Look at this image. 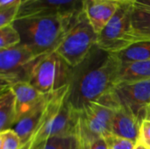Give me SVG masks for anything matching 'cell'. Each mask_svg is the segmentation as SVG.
<instances>
[{"mask_svg": "<svg viewBox=\"0 0 150 149\" xmlns=\"http://www.w3.org/2000/svg\"><path fill=\"white\" fill-rule=\"evenodd\" d=\"M120 63L113 54L106 53L96 46L72 69L68 93L72 106L81 112L88 102L112 91Z\"/></svg>", "mask_w": 150, "mask_h": 149, "instance_id": "obj_1", "label": "cell"}, {"mask_svg": "<svg viewBox=\"0 0 150 149\" xmlns=\"http://www.w3.org/2000/svg\"><path fill=\"white\" fill-rule=\"evenodd\" d=\"M33 142H34V139L32 137L27 142H25V144L22 145V147L19 149H32L33 148Z\"/></svg>", "mask_w": 150, "mask_h": 149, "instance_id": "obj_26", "label": "cell"}, {"mask_svg": "<svg viewBox=\"0 0 150 149\" xmlns=\"http://www.w3.org/2000/svg\"><path fill=\"white\" fill-rule=\"evenodd\" d=\"M83 11V0H23L17 18L42 15H77Z\"/></svg>", "mask_w": 150, "mask_h": 149, "instance_id": "obj_9", "label": "cell"}, {"mask_svg": "<svg viewBox=\"0 0 150 149\" xmlns=\"http://www.w3.org/2000/svg\"><path fill=\"white\" fill-rule=\"evenodd\" d=\"M17 121L16 98L11 87L1 90L0 132L11 129Z\"/></svg>", "mask_w": 150, "mask_h": 149, "instance_id": "obj_15", "label": "cell"}, {"mask_svg": "<svg viewBox=\"0 0 150 149\" xmlns=\"http://www.w3.org/2000/svg\"><path fill=\"white\" fill-rule=\"evenodd\" d=\"M77 15L42 14L17 18L13 25L19 32L20 44L30 49L35 56L55 51Z\"/></svg>", "mask_w": 150, "mask_h": 149, "instance_id": "obj_2", "label": "cell"}, {"mask_svg": "<svg viewBox=\"0 0 150 149\" xmlns=\"http://www.w3.org/2000/svg\"><path fill=\"white\" fill-rule=\"evenodd\" d=\"M11 88L16 98L17 120L35 107L46 95L40 92L29 83H16Z\"/></svg>", "mask_w": 150, "mask_h": 149, "instance_id": "obj_13", "label": "cell"}, {"mask_svg": "<svg viewBox=\"0 0 150 149\" xmlns=\"http://www.w3.org/2000/svg\"><path fill=\"white\" fill-rule=\"evenodd\" d=\"M98 33L83 11L55 52L72 68L80 64L97 46Z\"/></svg>", "mask_w": 150, "mask_h": 149, "instance_id": "obj_4", "label": "cell"}, {"mask_svg": "<svg viewBox=\"0 0 150 149\" xmlns=\"http://www.w3.org/2000/svg\"><path fill=\"white\" fill-rule=\"evenodd\" d=\"M50 97L51 93L46 94L44 98L35 107L18 119L13 126L12 129L20 137L22 144L27 142L40 126Z\"/></svg>", "mask_w": 150, "mask_h": 149, "instance_id": "obj_11", "label": "cell"}, {"mask_svg": "<svg viewBox=\"0 0 150 149\" xmlns=\"http://www.w3.org/2000/svg\"><path fill=\"white\" fill-rule=\"evenodd\" d=\"M21 42L19 32L13 24L0 27V49L10 48L18 46Z\"/></svg>", "mask_w": 150, "mask_h": 149, "instance_id": "obj_19", "label": "cell"}, {"mask_svg": "<svg viewBox=\"0 0 150 149\" xmlns=\"http://www.w3.org/2000/svg\"><path fill=\"white\" fill-rule=\"evenodd\" d=\"M23 0H0V10L21 4Z\"/></svg>", "mask_w": 150, "mask_h": 149, "instance_id": "obj_25", "label": "cell"}, {"mask_svg": "<svg viewBox=\"0 0 150 149\" xmlns=\"http://www.w3.org/2000/svg\"><path fill=\"white\" fill-rule=\"evenodd\" d=\"M112 92L120 105L131 112L141 122L145 119L146 109L150 105V80L117 84Z\"/></svg>", "mask_w": 150, "mask_h": 149, "instance_id": "obj_8", "label": "cell"}, {"mask_svg": "<svg viewBox=\"0 0 150 149\" xmlns=\"http://www.w3.org/2000/svg\"><path fill=\"white\" fill-rule=\"evenodd\" d=\"M141 126L142 122L131 112L120 104L112 119V133L130 140L137 144L140 137Z\"/></svg>", "mask_w": 150, "mask_h": 149, "instance_id": "obj_12", "label": "cell"}, {"mask_svg": "<svg viewBox=\"0 0 150 149\" xmlns=\"http://www.w3.org/2000/svg\"><path fill=\"white\" fill-rule=\"evenodd\" d=\"M44 149H82L78 135L50 137L45 141Z\"/></svg>", "mask_w": 150, "mask_h": 149, "instance_id": "obj_18", "label": "cell"}, {"mask_svg": "<svg viewBox=\"0 0 150 149\" xmlns=\"http://www.w3.org/2000/svg\"><path fill=\"white\" fill-rule=\"evenodd\" d=\"M135 149H148V148H145V147H143L142 145H141V144L137 143V145H136V147H135Z\"/></svg>", "mask_w": 150, "mask_h": 149, "instance_id": "obj_31", "label": "cell"}, {"mask_svg": "<svg viewBox=\"0 0 150 149\" xmlns=\"http://www.w3.org/2000/svg\"><path fill=\"white\" fill-rule=\"evenodd\" d=\"M109 1H112V2H115V3H118V4H122V3H135L137 0H109Z\"/></svg>", "mask_w": 150, "mask_h": 149, "instance_id": "obj_29", "label": "cell"}, {"mask_svg": "<svg viewBox=\"0 0 150 149\" xmlns=\"http://www.w3.org/2000/svg\"><path fill=\"white\" fill-rule=\"evenodd\" d=\"M40 56L22 44L0 49V78L1 90L19 83H29L33 68Z\"/></svg>", "mask_w": 150, "mask_h": 149, "instance_id": "obj_7", "label": "cell"}, {"mask_svg": "<svg viewBox=\"0 0 150 149\" xmlns=\"http://www.w3.org/2000/svg\"><path fill=\"white\" fill-rule=\"evenodd\" d=\"M21 4L14 5L0 10V27H4L14 23L17 19L18 13Z\"/></svg>", "mask_w": 150, "mask_h": 149, "instance_id": "obj_22", "label": "cell"}, {"mask_svg": "<svg viewBox=\"0 0 150 149\" xmlns=\"http://www.w3.org/2000/svg\"><path fill=\"white\" fill-rule=\"evenodd\" d=\"M138 143L146 148L150 149V121L149 120L144 119L142 122Z\"/></svg>", "mask_w": 150, "mask_h": 149, "instance_id": "obj_24", "label": "cell"}, {"mask_svg": "<svg viewBox=\"0 0 150 149\" xmlns=\"http://www.w3.org/2000/svg\"><path fill=\"white\" fill-rule=\"evenodd\" d=\"M80 141L82 149H109L106 141L103 136L80 138Z\"/></svg>", "mask_w": 150, "mask_h": 149, "instance_id": "obj_23", "label": "cell"}, {"mask_svg": "<svg viewBox=\"0 0 150 149\" xmlns=\"http://www.w3.org/2000/svg\"><path fill=\"white\" fill-rule=\"evenodd\" d=\"M119 106L120 103L112 90L98 99L88 102L80 112L78 136L105 138L112 134V119Z\"/></svg>", "mask_w": 150, "mask_h": 149, "instance_id": "obj_3", "label": "cell"}, {"mask_svg": "<svg viewBox=\"0 0 150 149\" xmlns=\"http://www.w3.org/2000/svg\"><path fill=\"white\" fill-rule=\"evenodd\" d=\"M113 54L121 63L150 61V41H137Z\"/></svg>", "mask_w": 150, "mask_h": 149, "instance_id": "obj_17", "label": "cell"}, {"mask_svg": "<svg viewBox=\"0 0 150 149\" xmlns=\"http://www.w3.org/2000/svg\"><path fill=\"white\" fill-rule=\"evenodd\" d=\"M134 3H122L118 10L98 34L97 47L109 54L118 53L136 42L133 26L132 15Z\"/></svg>", "mask_w": 150, "mask_h": 149, "instance_id": "obj_5", "label": "cell"}, {"mask_svg": "<svg viewBox=\"0 0 150 149\" xmlns=\"http://www.w3.org/2000/svg\"><path fill=\"white\" fill-rule=\"evenodd\" d=\"M105 139L109 149H135L137 145L135 142L130 140L114 135L112 133L106 136Z\"/></svg>", "mask_w": 150, "mask_h": 149, "instance_id": "obj_21", "label": "cell"}, {"mask_svg": "<svg viewBox=\"0 0 150 149\" xmlns=\"http://www.w3.org/2000/svg\"><path fill=\"white\" fill-rule=\"evenodd\" d=\"M145 120H149V121H150V105H148V107H147V109H146Z\"/></svg>", "mask_w": 150, "mask_h": 149, "instance_id": "obj_30", "label": "cell"}, {"mask_svg": "<svg viewBox=\"0 0 150 149\" xmlns=\"http://www.w3.org/2000/svg\"><path fill=\"white\" fill-rule=\"evenodd\" d=\"M119 4L109 0H83V11L98 34L113 17Z\"/></svg>", "mask_w": 150, "mask_h": 149, "instance_id": "obj_10", "label": "cell"}, {"mask_svg": "<svg viewBox=\"0 0 150 149\" xmlns=\"http://www.w3.org/2000/svg\"><path fill=\"white\" fill-rule=\"evenodd\" d=\"M150 80V61L120 63L115 85Z\"/></svg>", "mask_w": 150, "mask_h": 149, "instance_id": "obj_14", "label": "cell"}, {"mask_svg": "<svg viewBox=\"0 0 150 149\" xmlns=\"http://www.w3.org/2000/svg\"><path fill=\"white\" fill-rule=\"evenodd\" d=\"M72 69L54 51L40 57L33 68L29 83L40 92L49 94L69 84Z\"/></svg>", "mask_w": 150, "mask_h": 149, "instance_id": "obj_6", "label": "cell"}, {"mask_svg": "<svg viewBox=\"0 0 150 149\" xmlns=\"http://www.w3.org/2000/svg\"><path fill=\"white\" fill-rule=\"evenodd\" d=\"M132 26L136 42L150 41V9L134 3Z\"/></svg>", "mask_w": 150, "mask_h": 149, "instance_id": "obj_16", "label": "cell"}, {"mask_svg": "<svg viewBox=\"0 0 150 149\" xmlns=\"http://www.w3.org/2000/svg\"><path fill=\"white\" fill-rule=\"evenodd\" d=\"M22 145L20 137L12 128L0 132V149H19Z\"/></svg>", "mask_w": 150, "mask_h": 149, "instance_id": "obj_20", "label": "cell"}, {"mask_svg": "<svg viewBox=\"0 0 150 149\" xmlns=\"http://www.w3.org/2000/svg\"><path fill=\"white\" fill-rule=\"evenodd\" d=\"M135 3L145 7V8L150 9V0H137Z\"/></svg>", "mask_w": 150, "mask_h": 149, "instance_id": "obj_27", "label": "cell"}, {"mask_svg": "<svg viewBox=\"0 0 150 149\" xmlns=\"http://www.w3.org/2000/svg\"><path fill=\"white\" fill-rule=\"evenodd\" d=\"M44 146H45V141L39 144H33L32 149H44Z\"/></svg>", "mask_w": 150, "mask_h": 149, "instance_id": "obj_28", "label": "cell"}]
</instances>
